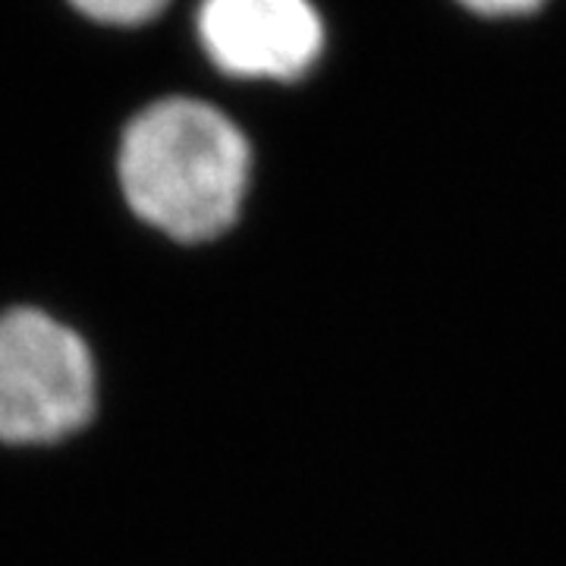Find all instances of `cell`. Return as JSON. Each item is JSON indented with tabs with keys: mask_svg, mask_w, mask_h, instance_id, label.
I'll use <instances>...</instances> for the list:
<instances>
[{
	"mask_svg": "<svg viewBox=\"0 0 566 566\" xmlns=\"http://www.w3.org/2000/svg\"><path fill=\"white\" fill-rule=\"evenodd\" d=\"M208 57L243 80H300L322 57L324 25L308 0H202Z\"/></svg>",
	"mask_w": 566,
	"mask_h": 566,
	"instance_id": "cell-3",
	"label": "cell"
},
{
	"mask_svg": "<svg viewBox=\"0 0 566 566\" xmlns=\"http://www.w3.org/2000/svg\"><path fill=\"white\" fill-rule=\"evenodd\" d=\"M95 412V365L76 331L39 308L0 318V441L51 444Z\"/></svg>",
	"mask_w": 566,
	"mask_h": 566,
	"instance_id": "cell-2",
	"label": "cell"
},
{
	"mask_svg": "<svg viewBox=\"0 0 566 566\" xmlns=\"http://www.w3.org/2000/svg\"><path fill=\"white\" fill-rule=\"evenodd\" d=\"M463 7L482 13V17H516V13H532L545 0H460Z\"/></svg>",
	"mask_w": 566,
	"mask_h": 566,
	"instance_id": "cell-5",
	"label": "cell"
},
{
	"mask_svg": "<svg viewBox=\"0 0 566 566\" xmlns=\"http://www.w3.org/2000/svg\"><path fill=\"white\" fill-rule=\"evenodd\" d=\"M88 20L107 25H142L158 17L167 0H70Z\"/></svg>",
	"mask_w": 566,
	"mask_h": 566,
	"instance_id": "cell-4",
	"label": "cell"
},
{
	"mask_svg": "<svg viewBox=\"0 0 566 566\" xmlns=\"http://www.w3.org/2000/svg\"><path fill=\"white\" fill-rule=\"evenodd\" d=\"M123 196L142 221L180 243L227 233L252 180V148L240 126L196 98L148 104L123 129Z\"/></svg>",
	"mask_w": 566,
	"mask_h": 566,
	"instance_id": "cell-1",
	"label": "cell"
}]
</instances>
